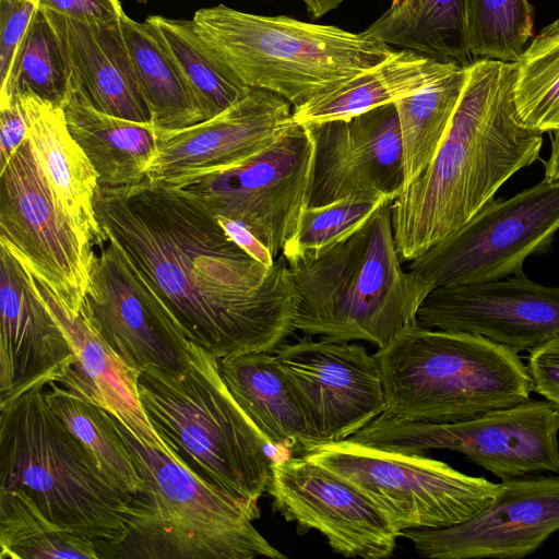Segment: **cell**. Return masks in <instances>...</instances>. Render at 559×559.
Instances as JSON below:
<instances>
[{
    "instance_id": "6da1fadb",
    "label": "cell",
    "mask_w": 559,
    "mask_h": 559,
    "mask_svg": "<svg viewBox=\"0 0 559 559\" xmlns=\"http://www.w3.org/2000/svg\"><path fill=\"white\" fill-rule=\"evenodd\" d=\"M97 222L169 322L218 360L273 353L294 333L298 295L283 254L239 247L181 190L144 179L99 187Z\"/></svg>"
},
{
    "instance_id": "ee69618b",
    "label": "cell",
    "mask_w": 559,
    "mask_h": 559,
    "mask_svg": "<svg viewBox=\"0 0 559 559\" xmlns=\"http://www.w3.org/2000/svg\"><path fill=\"white\" fill-rule=\"evenodd\" d=\"M311 15L316 19L336 9L345 0H302Z\"/></svg>"
},
{
    "instance_id": "5bb4252c",
    "label": "cell",
    "mask_w": 559,
    "mask_h": 559,
    "mask_svg": "<svg viewBox=\"0 0 559 559\" xmlns=\"http://www.w3.org/2000/svg\"><path fill=\"white\" fill-rule=\"evenodd\" d=\"M311 337L282 343L274 356L321 444L349 439L385 412L378 362L360 344Z\"/></svg>"
},
{
    "instance_id": "d6986e66",
    "label": "cell",
    "mask_w": 559,
    "mask_h": 559,
    "mask_svg": "<svg viewBox=\"0 0 559 559\" xmlns=\"http://www.w3.org/2000/svg\"><path fill=\"white\" fill-rule=\"evenodd\" d=\"M293 122L289 102L251 88L210 119L177 130L155 128L157 156L146 178L174 187L229 168L269 146Z\"/></svg>"
},
{
    "instance_id": "9c48e42d",
    "label": "cell",
    "mask_w": 559,
    "mask_h": 559,
    "mask_svg": "<svg viewBox=\"0 0 559 559\" xmlns=\"http://www.w3.org/2000/svg\"><path fill=\"white\" fill-rule=\"evenodd\" d=\"M304 455L358 489L400 533L464 523L499 491V484L423 454L381 450L348 439L323 443Z\"/></svg>"
},
{
    "instance_id": "60d3db41",
    "label": "cell",
    "mask_w": 559,
    "mask_h": 559,
    "mask_svg": "<svg viewBox=\"0 0 559 559\" xmlns=\"http://www.w3.org/2000/svg\"><path fill=\"white\" fill-rule=\"evenodd\" d=\"M38 8L82 21L119 20L124 14L119 0H40Z\"/></svg>"
},
{
    "instance_id": "8992f818",
    "label": "cell",
    "mask_w": 559,
    "mask_h": 559,
    "mask_svg": "<svg viewBox=\"0 0 559 559\" xmlns=\"http://www.w3.org/2000/svg\"><path fill=\"white\" fill-rule=\"evenodd\" d=\"M373 356L384 413L403 420L465 421L526 402L533 391L519 353L477 334L414 324Z\"/></svg>"
},
{
    "instance_id": "f35d334b",
    "label": "cell",
    "mask_w": 559,
    "mask_h": 559,
    "mask_svg": "<svg viewBox=\"0 0 559 559\" xmlns=\"http://www.w3.org/2000/svg\"><path fill=\"white\" fill-rule=\"evenodd\" d=\"M526 367L533 391L559 406V337L531 350Z\"/></svg>"
},
{
    "instance_id": "83f0119b",
    "label": "cell",
    "mask_w": 559,
    "mask_h": 559,
    "mask_svg": "<svg viewBox=\"0 0 559 559\" xmlns=\"http://www.w3.org/2000/svg\"><path fill=\"white\" fill-rule=\"evenodd\" d=\"M120 22L153 126L177 130L206 120L193 91L152 26L126 13Z\"/></svg>"
},
{
    "instance_id": "52a82bcc",
    "label": "cell",
    "mask_w": 559,
    "mask_h": 559,
    "mask_svg": "<svg viewBox=\"0 0 559 559\" xmlns=\"http://www.w3.org/2000/svg\"><path fill=\"white\" fill-rule=\"evenodd\" d=\"M199 35L250 88L273 92L293 108L386 59L394 49L362 33L218 4L198 10Z\"/></svg>"
},
{
    "instance_id": "836d02e7",
    "label": "cell",
    "mask_w": 559,
    "mask_h": 559,
    "mask_svg": "<svg viewBox=\"0 0 559 559\" xmlns=\"http://www.w3.org/2000/svg\"><path fill=\"white\" fill-rule=\"evenodd\" d=\"M520 122L538 133L559 129V20L545 26L512 62Z\"/></svg>"
},
{
    "instance_id": "8fae6325",
    "label": "cell",
    "mask_w": 559,
    "mask_h": 559,
    "mask_svg": "<svg viewBox=\"0 0 559 559\" xmlns=\"http://www.w3.org/2000/svg\"><path fill=\"white\" fill-rule=\"evenodd\" d=\"M313 166V139L306 124L294 121L246 160L174 188L214 217L246 227L277 259L309 205Z\"/></svg>"
},
{
    "instance_id": "3957f363",
    "label": "cell",
    "mask_w": 559,
    "mask_h": 559,
    "mask_svg": "<svg viewBox=\"0 0 559 559\" xmlns=\"http://www.w3.org/2000/svg\"><path fill=\"white\" fill-rule=\"evenodd\" d=\"M392 202L385 201L350 237L330 249L285 258L298 295L295 330L380 348L416 324L418 309L432 288L402 266Z\"/></svg>"
},
{
    "instance_id": "e0dca14e",
    "label": "cell",
    "mask_w": 559,
    "mask_h": 559,
    "mask_svg": "<svg viewBox=\"0 0 559 559\" xmlns=\"http://www.w3.org/2000/svg\"><path fill=\"white\" fill-rule=\"evenodd\" d=\"M90 282L80 313L132 370L185 368L190 342L169 322L118 247H94Z\"/></svg>"
},
{
    "instance_id": "d6a6232c",
    "label": "cell",
    "mask_w": 559,
    "mask_h": 559,
    "mask_svg": "<svg viewBox=\"0 0 559 559\" xmlns=\"http://www.w3.org/2000/svg\"><path fill=\"white\" fill-rule=\"evenodd\" d=\"M1 559H100L90 538L50 521L21 489H0Z\"/></svg>"
},
{
    "instance_id": "7402d4cb",
    "label": "cell",
    "mask_w": 559,
    "mask_h": 559,
    "mask_svg": "<svg viewBox=\"0 0 559 559\" xmlns=\"http://www.w3.org/2000/svg\"><path fill=\"white\" fill-rule=\"evenodd\" d=\"M40 11L58 38L70 87L103 112L151 122V112L123 36L121 17L82 21Z\"/></svg>"
},
{
    "instance_id": "f546056e",
    "label": "cell",
    "mask_w": 559,
    "mask_h": 559,
    "mask_svg": "<svg viewBox=\"0 0 559 559\" xmlns=\"http://www.w3.org/2000/svg\"><path fill=\"white\" fill-rule=\"evenodd\" d=\"M44 393L49 407L85 445L107 479L122 493L138 495L144 487V479L112 416L58 382L45 385Z\"/></svg>"
},
{
    "instance_id": "2e32d148",
    "label": "cell",
    "mask_w": 559,
    "mask_h": 559,
    "mask_svg": "<svg viewBox=\"0 0 559 559\" xmlns=\"http://www.w3.org/2000/svg\"><path fill=\"white\" fill-rule=\"evenodd\" d=\"M558 530L559 474H535L501 480L493 501L464 523L405 530L401 536L431 559H522Z\"/></svg>"
},
{
    "instance_id": "d4e9b609",
    "label": "cell",
    "mask_w": 559,
    "mask_h": 559,
    "mask_svg": "<svg viewBox=\"0 0 559 559\" xmlns=\"http://www.w3.org/2000/svg\"><path fill=\"white\" fill-rule=\"evenodd\" d=\"M250 352L218 360L233 397L274 447L302 455L321 444L274 355Z\"/></svg>"
},
{
    "instance_id": "9a60e30c",
    "label": "cell",
    "mask_w": 559,
    "mask_h": 559,
    "mask_svg": "<svg viewBox=\"0 0 559 559\" xmlns=\"http://www.w3.org/2000/svg\"><path fill=\"white\" fill-rule=\"evenodd\" d=\"M266 492L299 534L314 530L345 557L388 558L401 536L358 489L305 455L274 460Z\"/></svg>"
},
{
    "instance_id": "1f68e13d",
    "label": "cell",
    "mask_w": 559,
    "mask_h": 559,
    "mask_svg": "<svg viewBox=\"0 0 559 559\" xmlns=\"http://www.w3.org/2000/svg\"><path fill=\"white\" fill-rule=\"evenodd\" d=\"M152 26L193 91L206 119L246 96L250 87L238 81L215 56L191 20L150 15Z\"/></svg>"
},
{
    "instance_id": "ba28073f",
    "label": "cell",
    "mask_w": 559,
    "mask_h": 559,
    "mask_svg": "<svg viewBox=\"0 0 559 559\" xmlns=\"http://www.w3.org/2000/svg\"><path fill=\"white\" fill-rule=\"evenodd\" d=\"M0 489H21L55 524L92 539L100 559L124 536L129 496L49 407L44 388L0 403Z\"/></svg>"
},
{
    "instance_id": "4fadbf2b",
    "label": "cell",
    "mask_w": 559,
    "mask_h": 559,
    "mask_svg": "<svg viewBox=\"0 0 559 559\" xmlns=\"http://www.w3.org/2000/svg\"><path fill=\"white\" fill-rule=\"evenodd\" d=\"M0 247L80 313L94 248L57 206L28 139L0 171Z\"/></svg>"
},
{
    "instance_id": "b9f144b4",
    "label": "cell",
    "mask_w": 559,
    "mask_h": 559,
    "mask_svg": "<svg viewBox=\"0 0 559 559\" xmlns=\"http://www.w3.org/2000/svg\"><path fill=\"white\" fill-rule=\"evenodd\" d=\"M225 233L247 253L265 265H272L275 259L270 254L266 248L261 245L257 238L242 225L235 221L215 217Z\"/></svg>"
},
{
    "instance_id": "44dd1931",
    "label": "cell",
    "mask_w": 559,
    "mask_h": 559,
    "mask_svg": "<svg viewBox=\"0 0 559 559\" xmlns=\"http://www.w3.org/2000/svg\"><path fill=\"white\" fill-rule=\"evenodd\" d=\"M0 403L60 382L75 355L32 274L0 249Z\"/></svg>"
},
{
    "instance_id": "7a4b0ae2",
    "label": "cell",
    "mask_w": 559,
    "mask_h": 559,
    "mask_svg": "<svg viewBox=\"0 0 559 559\" xmlns=\"http://www.w3.org/2000/svg\"><path fill=\"white\" fill-rule=\"evenodd\" d=\"M513 76L512 62L467 64L464 90L435 157L391 205L403 263L465 225L510 177L539 158L543 134L520 122Z\"/></svg>"
},
{
    "instance_id": "d590c367",
    "label": "cell",
    "mask_w": 559,
    "mask_h": 559,
    "mask_svg": "<svg viewBox=\"0 0 559 559\" xmlns=\"http://www.w3.org/2000/svg\"><path fill=\"white\" fill-rule=\"evenodd\" d=\"M471 56L514 62L533 36L528 0H466Z\"/></svg>"
},
{
    "instance_id": "ab89813d",
    "label": "cell",
    "mask_w": 559,
    "mask_h": 559,
    "mask_svg": "<svg viewBox=\"0 0 559 559\" xmlns=\"http://www.w3.org/2000/svg\"><path fill=\"white\" fill-rule=\"evenodd\" d=\"M28 124L16 94L0 103V171L27 140Z\"/></svg>"
},
{
    "instance_id": "bcb514c9",
    "label": "cell",
    "mask_w": 559,
    "mask_h": 559,
    "mask_svg": "<svg viewBox=\"0 0 559 559\" xmlns=\"http://www.w3.org/2000/svg\"><path fill=\"white\" fill-rule=\"evenodd\" d=\"M34 1H37L39 3L40 0H34Z\"/></svg>"
},
{
    "instance_id": "603a6c76",
    "label": "cell",
    "mask_w": 559,
    "mask_h": 559,
    "mask_svg": "<svg viewBox=\"0 0 559 559\" xmlns=\"http://www.w3.org/2000/svg\"><path fill=\"white\" fill-rule=\"evenodd\" d=\"M32 276L37 293L62 328L75 355L74 364L58 383L106 409L142 445L168 454L141 404L138 372L112 352L82 313H71L43 282Z\"/></svg>"
},
{
    "instance_id": "f1b7e54d",
    "label": "cell",
    "mask_w": 559,
    "mask_h": 559,
    "mask_svg": "<svg viewBox=\"0 0 559 559\" xmlns=\"http://www.w3.org/2000/svg\"><path fill=\"white\" fill-rule=\"evenodd\" d=\"M367 35L402 49L438 60L467 64L466 0H413L389 8L365 31Z\"/></svg>"
},
{
    "instance_id": "7bdbcfd3",
    "label": "cell",
    "mask_w": 559,
    "mask_h": 559,
    "mask_svg": "<svg viewBox=\"0 0 559 559\" xmlns=\"http://www.w3.org/2000/svg\"><path fill=\"white\" fill-rule=\"evenodd\" d=\"M552 133L550 155L545 162V179L549 180L559 179V129Z\"/></svg>"
},
{
    "instance_id": "30bf717a",
    "label": "cell",
    "mask_w": 559,
    "mask_h": 559,
    "mask_svg": "<svg viewBox=\"0 0 559 559\" xmlns=\"http://www.w3.org/2000/svg\"><path fill=\"white\" fill-rule=\"evenodd\" d=\"M558 433L559 406L528 400L460 423L403 420L383 413L348 440L405 454L455 451L506 480L543 472L559 474Z\"/></svg>"
},
{
    "instance_id": "277c9868",
    "label": "cell",
    "mask_w": 559,
    "mask_h": 559,
    "mask_svg": "<svg viewBox=\"0 0 559 559\" xmlns=\"http://www.w3.org/2000/svg\"><path fill=\"white\" fill-rule=\"evenodd\" d=\"M138 391L173 460L202 481L259 504L275 447L233 397L215 356L190 342L185 368L147 366L138 372Z\"/></svg>"
},
{
    "instance_id": "74e56055",
    "label": "cell",
    "mask_w": 559,
    "mask_h": 559,
    "mask_svg": "<svg viewBox=\"0 0 559 559\" xmlns=\"http://www.w3.org/2000/svg\"><path fill=\"white\" fill-rule=\"evenodd\" d=\"M38 10L34 0H0V85L12 70L24 35Z\"/></svg>"
},
{
    "instance_id": "ac0fdd59",
    "label": "cell",
    "mask_w": 559,
    "mask_h": 559,
    "mask_svg": "<svg viewBox=\"0 0 559 559\" xmlns=\"http://www.w3.org/2000/svg\"><path fill=\"white\" fill-rule=\"evenodd\" d=\"M416 324L426 329L481 335L516 353L559 337V286L524 273L492 282L431 289Z\"/></svg>"
},
{
    "instance_id": "484cf974",
    "label": "cell",
    "mask_w": 559,
    "mask_h": 559,
    "mask_svg": "<svg viewBox=\"0 0 559 559\" xmlns=\"http://www.w3.org/2000/svg\"><path fill=\"white\" fill-rule=\"evenodd\" d=\"M61 106L71 135L98 174L99 187L146 179L157 156V131L152 122L103 112L71 87Z\"/></svg>"
},
{
    "instance_id": "e575fe53",
    "label": "cell",
    "mask_w": 559,
    "mask_h": 559,
    "mask_svg": "<svg viewBox=\"0 0 559 559\" xmlns=\"http://www.w3.org/2000/svg\"><path fill=\"white\" fill-rule=\"evenodd\" d=\"M69 88V73L58 38L38 9L19 47L8 80L0 85V103L27 90L61 105Z\"/></svg>"
},
{
    "instance_id": "cb8c5ba5",
    "label": "cell",
    "mask_w": 559,
    "mask_h": 559,
    "mask_svg": "<svg viewBox=\"0 0 559 559\" xmlns=\"http://www.w3.org/2000/svg\"><path fill=\"white\" fill-rule=\"evenodd\" d=\"M14 94L25 112L27 139L57 206L87 245L100 246L105 238L94 210L98 174L71 135L62 106L32 91Z\"/></svg>"
},
{
    "instance_id": "5b68a950",
    "label": "cell",
    "mask_w": 559,
    "mask_h": 559,
    "mask_svg": "<svg viewBox=\"0 0 559 559\" xmlns=\"http://www.w3.org/2000/svg\"><path fill=\"white\" fill-rule=\"evenodd\" d=\"M112 419L136 459L144 487L129 498L124 536L105 559L286 558L252 524L261 515L259 504L202 481Z\"/></svg>"
},
{
    "instance_id": "f6af8a7d",
    "label": "cell",
    "mask_w": 559,
    "mask_h": 559,
    "mask_svg": "<svg viewBox=\"0 0 559 559\" xmlns=\"http://www.w3.org/2000/svg\"><path fill=\"white\" fill-rule=\"evenodd\" d=\"M413 0H392V3H391V7L392 9H397V8H401L409 2H412Z\"/></svg>"
},
{
    "instance_id": "4316f807",
    "label": "cell",
    "mask_w": 559,
    "mask_h": 559,
    "mask_svg": "<svg viewBox=\"0 0 559 559\" xmlns=\"http://www.w3.org/2000/svg\"><path fill=\"white\" fill-rule=\"evenodd\" d=\"M455 63L411 49H394L377 66L293 108V119L298 123L347 119L395 103L432 82Z\"/></svg>"
},
{
    "instance_id": "7c38bea8",
    "label": "cell",
    "mask_w": 559,
    "mask_h": 559,
    "mask_svg": "<svg viewBox=\"0 0 559 559\" xmlns=\"http://www.w3.org/2000/svg\"><path fill=\"white\" fill-rule=\"evenodd\" d=\"M559 231V179H544L509 199L492 200L456 231L408 262L433 289L523 274L532 254Z\"/></svg>"
},
{
    "instance_id": "8d00e7d4",
    "label": "cell",
    "mask_w": 559,
    "mask_h": 559,
    "mask_svg": "<svg viewBox=\"0 0 559 559\" xmlns=\"http://www.w3.org/2000/svg\"><path fill=\"white\" fill-rule=\"evenodd\" d=\"M378 192H360L304 211L295 236L286 243L284 258L312 257L350 237L385 201Z\"/></svg>"
},
{
    "instance_id": "4dcf8cb0",
    "label": "cell",
    "mask_w": 559,
    "mask_h": 559,
    "mask_svg": "<svg viewBox=\"0 0 559 559\" xmlns=\"http://www.w3.org/2000/svg\"><path fill=\"white\" fill-rule=\"evenodd\" d=\"M466 75L467 64L456 62L432 82L394 103L402 136L405 188L435 157L460 102Z\"/></svg>"
},
{
    "instance_id": "ffe728a7",
    "label": "cell",
    "mask_w": 559,
    "mask_h": 559,
    "mask_svg": "<svg viewBox=\"0 0 559 559\" xmlns=\"http://www.w3.org/2000/svg\"><path fill=\"white\" fill-rule=\"evenodd\" d=\"M304 124L314 142L310 206L360 192L393 200L403 192L404 158L394 103L347 119Z\"/></svg>"
}]
</instances>
